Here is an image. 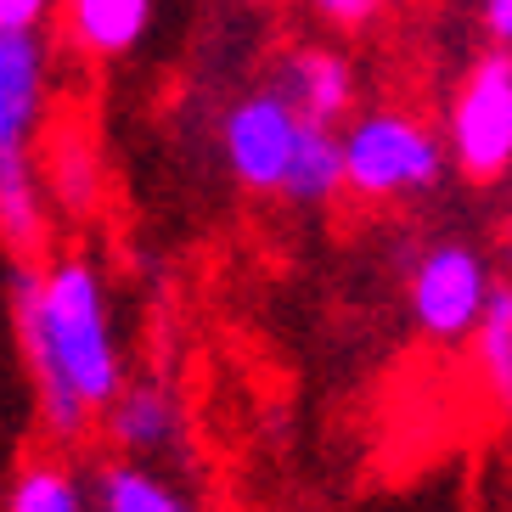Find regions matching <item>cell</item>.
I'll use <instances>...</instances> for the list:
<instances>
[{
    "label": "cell",
    "instance_id": "obj_11",
    "mask_svg": "<svg viewBox=\"0 0 512 512\" xmlns=\"http://www.w3.org/2000/svg\"><path fill=\"white\" fill-rule=\"evenodd\" d=\"M91 501L96 512H197L164 473L141 462H107L91 484Z\"/></svg>",
    "mask_w": 512,
    "mask_h": 512
},
{
    "label": "cell",
    "instance_id": "obj_15",
    "mask_svg": "<svg viewBox=\"0 0 512 512\" xmlns=\"http://www.w3.org/2000/svg\"><path fill=\"white\" fill-rule=\"evenodd\" d=\"M327 23H344V29H355V23H366V17H377V6L383 0H310Z\"/></svg>",
    "mask_w": 512,
    "mask_h": 512
},
{
    "label": "cell",
    "instance_id": "obj_4",
    "mask_svg": "<svg viewBox=\"0 0 512 512\" xmlns=\"http://www.w3.org/2000/svg\"><path fill=\"white\" fill-rule=\"evenodd\" d=\"M490 293H496V282L484 271V259L462 242H439L411 271V321L439 344H462L479 332Z\"/></svg>",
    "mask_w": 512,
    "mask_h": 512
},
{
    "label": "cell",
    "instance_id": "obj_6",
    "mask_svg": "<svg viewBox=\"0 0 512 512\" xmlns=\"http://www.w3.org/2000/svg\"><path fill=\"white\" fill-rule=\"evenodd\" d=\"M46 107V46L34 29H0V152H23Z\"/></svg>",
    "mask_w": 512,
    "mask_h": 512
},
{
    "label": "cell",
    "instance_id": "obj_13",
    "mask_svg": "<svg viewBox=\"0 0 512 512\" xmlns=\"http://www.w3.org/2000/svg\"><path fill=\"white\" fill-rule=\"evenodd\" d=\"M473 361H479L484 389L512 411V287L507 282H496L490 310H484L479 332H473Z\"/></svg>",
    "mask_w": 512,
    "mask_h": 512
},
{
    "label": "cell",
    "instance_id": "obj_7",
    "mask_svg": "<svg viewBox=\"0 0 512 512\" xmlns=\"http://www.w3.org/2000/svg\"><path fill=\"white\" fill-rule=\"evenodd\" d=\"M107 439L124 456H164L181 439V406L164 383H124V394L107 406Z\"/></svg>",
    "mask_w": 512,
    "mask_h": 512
},
{
    "label": "cell",
    "instance_id": "obj_3",
    "mask_svg": "<svg viewBox=\"0 0 512 512\" xmlns=\"http://www.w3.org/2000/svg\"><path fill=\"white\" fill-rule=\"evenodd\" d=\"M451 158L473 181L512 169V51H490L467 68L451 107Z\"/></svg>",
    "mask_w": 512,
    "mask_h": 512
},
{
    "label": "cell",
    "instance_id": "obj_16",
    "mask_svg": "<svg viewBox=\"0 0 512 512\" xmlns=\"http://www.w3.org/2000/svg\"><path fill=\"white\" fill-rule=\"evenodd\" d=\"M51 0H0V29H40Z\"/></svg>",
    "mask_w": 512,
    "mask_h": 512
},
{
    "label": "cell",
    "instance_id": "obj_12",
    "mask_svg": "<svg viewBox=\"0 0 512 512\" xmlns=\"http://www.w3.org/2000/svg\"><path fill=\"white\" fill-rule=\"evenodd\" d=\"M0 237L17 254H34L46 237V209H40V175L29 152H0Z\"/></svg>",
    "mask_w": 512,
    "mask_h": 512
},
{
    "label": "cell",
    "instance_id": "obj_10",
    "mask_svg": "<svg viewBox=\"0 0 512 512\" xmlns=\"http://www.w3.org/2000/svg\"><path fill=\"white\" fill-rule=\"evenodd\" d=\"M344 186H349L344 136H332V124H304L282 197H293V203H332V197L344 192Z\"/></svg>",
    "mask_w": 512,
    "mask_h": 512
},
{
    "label": "cell",
    "instance_id": "obj_5",
    "mask_svg": "<svg viewBox=\"0 0 512 512\" xmlns=\"http://www.w3.org/2000/svg\"><path fill=\"white\" fill-rule=\"evenodd\" d=\"M299 130L304 119L293 113L282 91H259L242 96L226 113V164L248 192H282L287 169H293V152H299Z\"/></svg>",
    "mask_w": 512,
    "mask_h": 512
},
{
    "label": "cell",
    "instance_id": "obj_8",
    "mask_svg": "<svg viewBox=\"0 0 512 512\" xmlns=\"http://www.w3.org/2000/svg\"><path fill=\"white\" fill-rule=\"evenodd\" d=\"M282 96L293 102V113L304 124H338L355 102V74H349V62L338 51L304 46L282 68Z\"/></svg>",
    "mask_w": 512,
    "mask_h": 512
},
{
    "label": "cell",
    "instance_id": "obj_17",
    "mask_svg": "<svg viewBox=\"0 0 512 512\" xmlns=\"http://www.w3.org/2000/svg\"><path fill=\"white\" fill-rule=\"evenodd\" d=\"M484 29L496 34L501 51H512V0H484Z\"/></svg>",
    "mask_w": 512,
    "mask_h": 512
},
{
    "label": "cell",
    "instance_id": "obj_9",
    "mask_svg": "<svg viewBox=\"0 0 512 512\" xmlns=\"http://www.w3.org/2000/svg\"><path fill=\"white\" fill-rule=\"evenodd\" d=\"M152 0H68V34L91 57H119L147 34Z\"/></svg>",
    "mask_w": 512,
    "mask_h": 512
},
{
    "label": "cell",
    "instance_id": "obj_2",
    "mask_svg": "<svg viewBox=\"0 0 512 512\" xmlns=\"http://www.w3.org/2000/svg\"><path fill=\"white\" fill-rule=\"evenodd\" d=\"M344 169L355 197H411L445 175V141L411 113H366L344 130Z\"/></svg>",
    "mask_w": 512,
    "mask_h": 512
},
{
    "label": "cell",
    "instance_id": "obj_14",
    "mask_svg": "<svg viewBox=\"0 0 512 512\" xmlns=\"http://www.w3.org/2000/svg\"><path fill=\"white\" fill-rule=\"evenodd\" d=\"M6 512H91V490L62 462H34L12 479Z\"/></svg>",
    "mask_w": 512,
    "mask_h": 512
},
{
    "label": "cell",
    "instance_id": "obj_1",
    "mask_svg": "<svg viewBox=\"0 0 512 512\" xmlns=\"http://www.w3.org/2000/svg\"><path fill=\"white\" fill-rule=\"evenodd\" d=\"M17 338L29 355L40 422L62 445H79L124 394V355L102 276L85 259H57L51 271H17Z\"/></svg>",
    "mask_w": 512,
    "mask_h": 512
}]
</instances>
